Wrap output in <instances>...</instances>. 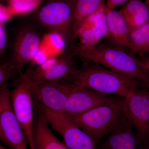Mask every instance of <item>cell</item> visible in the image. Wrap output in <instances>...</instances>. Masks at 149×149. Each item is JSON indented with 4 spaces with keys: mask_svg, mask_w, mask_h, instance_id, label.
<instances>
[{
    "mask_svg": "<svg viewBox=\"0 0 149 149\" xmlns=\"http://www.w3.org/2000/svg\"><path fill=\"white\" fill-rule=\"evenodd\" d=\"M85 61L81 68L76 70L65 81L98 93L123 98L140 86L135 79L93 62Z\"/></svg>",
    "mask_w": 149,
    "mask_h": 149,
    "instance_id": "cell-1",
    "label": "cell"
},
{
    "mask_svg": "<svg viewBox=\"0 0 149 149\" xmlns=\"http://www.w3.org/2000/svg\"><path fill=\"white\" fill-rule=\"evenodd\" d=\"M44 34L25 17L14 23L8 35L6 63L16 74L32 62L39 51Z\"/></svg>",
    "mask_w": 149,
    "mask_h": 149,
    "instance_id": "cell-2",
    "label": "cell"
},
{
    "mask_svg": "<svg viewBox=\"0 0 149 149\" xmlns=\"http://www.w3.org/2000/svg\"><path fill=\"white\" fill-rule=\"evenodd\" d=\"M68 50L74 57L93 62L135 79L140 83V86L149 79V75L141 67L139 60L107 42L100 43L95 47L86 50L71 49Z\"/></svg>",
    "mask_w": 149,
    "mask_h": 149,
    "instance_id": "cell-3",
    "label": "cell"
},
{
    "mask_svg": "<svg viewBox=\"0 0 149 149\" xmlns=\"http://www.w3.org/2000/svg\"><path fill=\"white\" fill-rule=\"evenodd\" d=\"M75 0H50L26 17L43 34L59 36L71 47L74 45L72 21Z\"/></svg>",
    "mask_w": 149,
    "mask_h": 149,
    "instance_id": "cell-4",
    "label": "cell"
},
{
    "mask_svg": "<svg viewBox=\"0 0 149 149\" xmlns=\"http://www.w3.org/2000/svg\"><path fill=\"white\" fill-rule=\"evenodd\" d=\"M123 98L114 97L102 105L70 118L97 145L110 133L122 116Z\"/></svg>",
    "mask_w": 149,
    "mask_h": 149,
    "instance_id": "cell-5",
    "label": "cell"
},
{
    "mask_svg": "<svg viewBox=\"0 0 149 149\" xmlns=\"http://www.w3.org/2000/svg\"><path fill=\"white\" fill-rule=\"evenodd\" d=\"M34 65H29L10 92L12 106L26 136L29 149H35L34 141V101L32 94Z\"/></svg>",
    "mask_w": 149,
    "mask_h": 149,
    "instance_id": "cell-6",
    "label": "cell"
},
{
    "mask_svg": "<svg viewBox=\"0 0 149 149\" xmlns=\"http://www.w3.org/2000/svg\"><path fill=\"white\" fill-rule=\"evenodd\" d=\"M50 126L60 135L63 142L70 149H98L90 136L63 112L37 109Z\"/></svg>",
    "mask_w": 149,
    "mask_h": 149,
    "instance_id": "cell-7",
    "label": "cell"
},
{
    "mask_svg": "<svg viewBox=\"0 0 149 149\" xmlns=\"http://www.w3.org/2000/svg\"><path fill=\"white\" fill-rule=\"evenodd\" d=\"M123 111L142 145L149 143V92L139 88L130 92L123 100Z\"/></svg>",
    "mask_w": 149,
    "mask_h": 149,
    "instance_id": "cell-8",
    "label": "cell"
},
{
    "mask_svg": "<svg viewBox=\"0 0 149 149\" xmlns=\"http://www.w3.org/2000/svg\"><path fill=\"white\" fill-rule=\"evenodd\" d=\"M73 85L65 81L33 83L32 91L34 102L39 108L63 112Z\"/></svg>",
    "mask_w": 149,
    "mask_h": 149,
    "instance_id": "cell-9",
    "label": "cell"
},
{
    "mask_svg": "<svg viewBox=\"0 0 149 149\" xmlns=\"http://www.w3.org/2000/svg\"><path fill=\"white\" fill-rule=\"evenodd\" d=\"M8 84L0 91V124L10 149H29L25 134L12 106Z\"/></svg>",
    "mask_w": 149,
    "mask_h": 149,
    "instance_id": "cell-10",
    "label": "cell"
},
{
    "mask_svg": "<svg viewBox=\"0 0 149 149\" xmlns=\"http://www.w3.org/2000/svg\"><path fill=\"white\" fill-rule=\"evenodd\" d=\"M74 56L69 50L56 58L47 60L32 71L33 83L65 81L77 69Z\"/></svg>",
    "mask_w": 149,
    "mask_h": 149,
    "instance_id": "cell-11",
    "label": "cell"
},
{
    "mask_svg": "<svg viewBox=\"0 0 149 149\" xmlns=\"http://www.w3.org/2000/svg\"><path fill=\"white\" fill-rule=\"evenodd\" d=\"M114 97L74 84L67 99L63 112L70 118L75 117L110 101Z\"/></svg>",
    "mask_w": 149,
    "mask_h": 149,
    "instance_id": "cell-12",
    "label": "cell"
},
{
    "mask_svg": "<svg viewBox=\"0 0 149 149\" xmlns=\"http://www.w3.org/2000/svg\"><path fill=\"white\" fill-rule=\"evenodd\" d=\"M141 146L133 125L124 113L106 139L97 144L98 149H141Z\"/></svg>",
    "mask_w": 149,
    "mask_h": 149,
    "instance_id": "cell-13",
    "label": "cell"
},
{
    "mask_svg": "<svg viewBox=\"0 0 149 149\" xmlns=\"http://www.w3.org/2000/svg\"><path fill=\"white\" fill-rule=\"evenodd\" d=\"M107 24L108 33L104 38L107 42L134 56L136 53L130 39V29L119 11L107 8Z\"/></svg>",
    "mask_w": 149,
    "mask_h": 149,
    "instance_id": "cell-14",
    "label": "cell"
},
{
    "mask_svg": "<svg viewBox=\"0 0 149 149\" xmlns=\"http://www.w3.org/2000/svg\"><path fill=\"white\" fill-rule=\"evenodd\" d=\"M35 118L34 141L35 149H70L53 133L44 116L37 110Z\"/></svg>",
    "mask_w": 149,
    "mask_h": 149,
    "instance_id": "cell-15",
    "label": "cell"
},
{
    "mask_svg": "<svg viewBox=\"0 0 149 149\" xmlns=\"http://www.w3.org/2000/svg\"><path fill=\"white\" fill-rule=\"evenodd\" d=\"M130 31L149 21V9L142 0H130L119 11Z\"/></svg>",
    "mask_w": 149,
    "mask_h": 149,
    "instance_id": "cell-16",
    "label": "cell"
},
{
    "mask_svg": "<svg viewBox=\"0 0 149 149\" xmlns=\"http://www.w3.org/2000/svg\"><path fill=\"white\" fill-rule=\"evenodd\" d=\"M106 0H75L72 21L73 42L83 21L89 15L106 5Z\"/></svg>",
    "mask_w": 149,
    "mask_h": 149,
    "instance_id": "cell-17",
    "label": "cell"
},
{
    "mask_svg": "<svg viewBox=\"0 0 149 149\" xmlns=\"http://www.w3.org/2000/svg\"><path fill=\"white\" fill-rule=\"evenodd\" d=\"M108 33L107 23L86 29H80L77 33L78 43L69 49L86 50L95 47L106 37Z\"/></svg>",
    "mask_w": 149,
    "mask_h": 149,
    "instance_id": "cell-18",
    "label": "cell"
},
{
    "mask_svg": "<svg viewBox=\"0 0 149 149\" xmlns=\"http://www.w3.org/2000/svg\"><path fill=\"white\" fill-rule=\"evenodd\" d=\"M130 36L135 53L149 52V21L130 30Z\"/></svg>",
    "mask_w": 149,
    "mask_h": 149,
    "instance_id": "cell-19",
    "label": "cell"
},
{
    "mask_svg": "<svg viewBox=\"0 0 149 149\" xmlns=\"http://www.w3.org/2000/svg\"><path fill=\"white\" fill-rule=\"evenodd\" d=\"M40 0H19L9 3L8 7L13 15L32 12L37 8Z\"/></svg>",
    "mask_w": 149,
    "mask_h": 149,
    "instance_id": "cell-20",
    "label": "cell"
},
{
    "mask_svg": "<svg viewBox=\"0 0 149 149\" xmlns=\"http://www.w3.org/2000/svg\"><path fill=\"white\" fill-rule=\"evenodd\" d=\"M8 34L4 24L0 23V62L6 63Z\"/></svg>",
    "mask_w": 149,
    "mask_h": 149,
    "instance_id": "cell-21",
    "label": "cell"
},
{
    "mask_svg": "<svg viewBox=\"0 0 149 149\" xmlns=\"http://www.w3.org/2000/svg\"><path fill=\"white\" fill-rule=\"evenodd\" d=\"M13 69L7 63L0 62V91L16 74Z\"/></svg>",
    "mask_w": 149,
    "mask_h": 149,
    "instance_id": "cell-22",
    "label": "cell"
},
{
    "mask_svg": "<svg viewBox=\"0 0 149 149\" xmlns=\"http://www.w3.org/2000/svg\"><path fill=\"white\" fill-rule=\"evenodd\" d=\"M13 16L8 7L0 5V23L4 24L9 21Z\"/></svg>",
    "mask_w": 149,
    "mask_h": 149,
    "instance_id": "cell-23",
    "label": "cell"
},
{
    "mask_svg": "<svg viewBox=\"0 0 149 149\" xmlns=\"http://www.w3.org/2000/svg\"><path fill=\"white\" fill-rule=\"evenodd\" d=\"M130 0H106V5L107 8L114 10L119 6H123Z\"/></svg>",
    "mask_w": 149,
    "mask_h": 149,
    "instance_id": "cell-24",
    "label": "cell"
},
{
    "mask_svg": "<svg viewBox=\"0 0 149 149\" xmlns=\"http://www.w3.org/2000/svg\"><path fill=\"white\" fill-rule=\"evenodd\" d=\"M139 63L149 76V56L143 60H139Z\"/></svg>",
    "mask_w": 149,
    "mask_h": 149,
    "instance_id": "cell-25",
    "label": "cell"
},
{
    "mask_svg": "<svg viewBox=\"0 0 149 149\" xmlns=\"http://www.w3.org/2000/svg\"><path fill=\"white\" fill-rule=\"evenodd\" d=\"M0 141L3 143L4 145L6 146L9 149H10L9 146L6 139L3 133L2 130L1 128V124H0Z\"/></svg>",
    "mask_w": 149,
    "mask_h": 149,
    "instance_id": "cell-26",
    "label": "cell"
},
{
    "mask_svg": "<svg viewBox=\"0 0 149 149\" xmlns=\"http://www.w3.org/2000/svg\"><path fill=\"white\" fill-rule=\"evenodd\" d=\"M140 87L144 88L145 90L148 91L149 90V79L146 83H144L143 85H141Z\"/></svg>",
    "mask_w": 149,
    "mask_h": 149,
    "instance_id": "cell-27",
    "label": "cell"
},
{
    "mask_svg": "<svg viewBox=\"0 0 149 149\" xmlns=\"http://www.w3.org/2000/svg\"><path fill=\"white\" fill-rule=\"evenodd\" d=\"M141 149H149V143L146 145H141Z\"/></svg>",
    "mask_w": 149,
    "mask_h": 149,
    "instance_id": "cell-28",
    "label": "cell"
},
{
    "mask_svg": "<svg viewBox=\"0 0 149 149\" xmlns=\"http://www.w3.org/2000/svg\"><path fill=\"white\" fill-rule=\"evenodd\" d=\"M0 149H7L5 147L2 146L1 143H0Z\"/></svg>",
    "mask_w": 149,
    "mask_h": 149,
    "instance_id": "cell-29",
    "label": "cell"
},
{
    "mask_svg": "<svg viewBox=\"0 0 149 149\" xmlns=\"http://www.w3.org/2000/svg\"><path fill=\"white\" fill-rule=\"evenodd\" d=\"M145 1V3L148 5H149V0H144Z\"/></svg>",
    "mask_w": 149,
    "mask_h": 149,
    "instance_id": "cell-30",
    "label": "cell"
},
{
    "mask_svg": "<svg viewBox=\"0 0 149 149\" xmlns=\"http://www.w3.org/2000/svg\"><path fill=\"white\" fill-rule=\"evenodd\" d=\"M9 3L13 2L16 1H19V0H8Z\"/></svg>",
    "mask_w": 149,
    "mask_h": 149,
    "instance_id": "cell-31",
    "label": "cell"
}]
</instances>
